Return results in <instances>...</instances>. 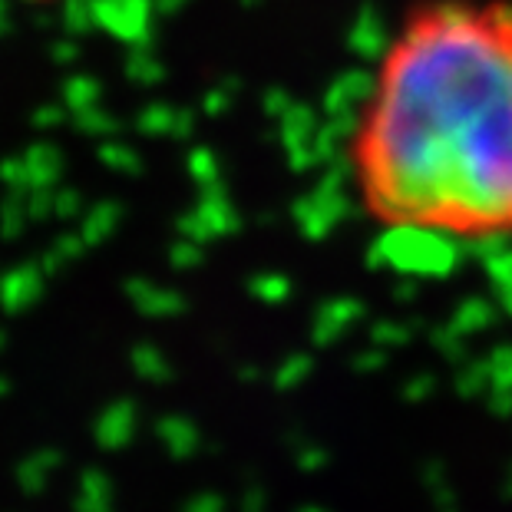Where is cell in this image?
I'll list each match as a JSON object with an SVG mask.
<instances>
[{"mask_svg":"<svg viewBox=\"0 0 512 512\" xmlns=\"http://www.w3.org/2000/svg\"><path fill=\"white\" fill-rule=\"evenodd\" d=\"M357 212L387 235L512 242V0H413L344 136Z\"/></svg>","mask_w":512,"mask_h":512,"instance_id":"1","label":"cell"}]
</instances>
